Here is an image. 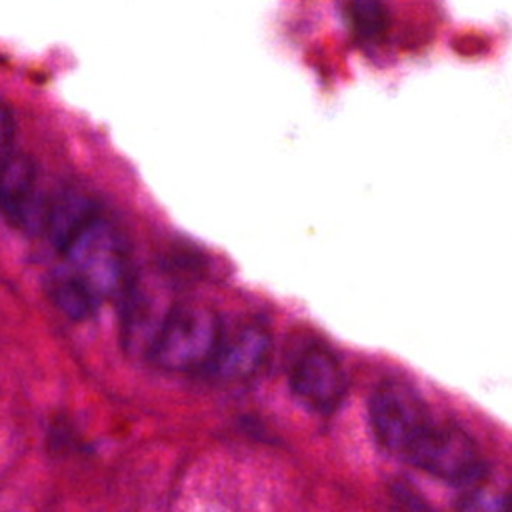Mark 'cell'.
<instances>
[{"instance_id":"8fae6325","label":"cell","mask_w":512,"mask_h":512,"mask_svg":"<svg viewBox=\"0 0 512 512\" xmlns=\"http://www.w3.org/2000/svg\"><path fill=\"white\" fill-rule=\"evenodd\" d=\"M14 130H16L14 116H12L10 108L0 100V152H4L8 148V144L12 142Z\"/></svg>"},{"instance_id":"3957f363","label":"cell","mask_w":512,"mask_h":512,"mask_svg":"<svg viewBox=\"0 0 512 512\" xmlns=\"http://www.w3.org/2000/svg\"><path fill=\"white\" fill-rule=\"evenodd\" d=\"M70 274L84 282L96 296L106 298L126 284L128 252L120 232L102 212L66 246Z\"/></svg>"},{"instance_id":"30bf717a","label":"cell","mask_w":512,"mask_h":512,"mask_svg":"<svg viewBox=\"0 0 512 512\" xmlns=\"http://www.w3.org/2000/svg\"><path fill=\"white\" fill-rule=\"evenodd\" d=\"M346 14L354 30L362 36H378L388 22V14L384 4L376 0H354L346 6Z\"/></svg>"},{"instance_id":"ba28073f","label":"cell","mask_w":512,"mask_h":512,"mask_svg":"<svg viewBox=\"0 0 512 512\" xmlns=\"http://www.w3.org/2000/svg\"><path fill=\"white\" fill-rule=\"evenodd\" d=\"M100 214L96 204L78 190H64L48 200L44 230L52 244L64 252L66 246Z\"/></svg>"},{"instance_id":"277c9868","label":"cell","mask_w":512,"mask_h":512,"mask_svg":"<svg viewBox=\"0 0 512 512\" xmlns=\"http://www.w3.org/2000/svg\"><path fill=\"white\" fill-rule=\"evenodd\" d=\"M406 462L450 484H468L482 470V458L474 438L462 426L440 420L430 424Z\"/></svg>"},{"instance_id":"8992f818","label":"cell","mask_w":512,"mask_h":512,"mask_svg":"<svg viewBox=\"0 0 512 512\" xmlns=\"http://www.w3.org/2000/svg\"><path fill=\"white\" fill-rule=\"evenodd\" d=\"M270 350L268 328L258 320H242L232 328H224L216 356L206 372L226 382L252 378L268 362Z\"/></svg>"},{"instance_id":"5b68a950","label":"cell","mask_w":512,"mask_h":512,"mask_svg":"<svg viewBox=\"0 0 512 512\" xmlns=\"http://www.w3.org/2000/svg\"><path fill=\"white\" fill-rule=\"evenodd\" d=\"M290 388L308 408L328 414L342 404L348 374L336 352L324 344H310L290 368Z\"/></svg>"},{"instance_id":"6da1fadb","label":"cell","mask_w":512,"mask_h":512,"mask_svg":"<svg viewBox=\"0 0 512 512\" xmlns=\"http://www.w3.org/2000/svg\"><path fill=\"white\" fill-rule=\"evenodd\" d=\"M224 324L216 310L182 302L164 314L150 342L152 360L170 372H206L216 356Z\"/></svg>"},{"instance_id":"52a82bcc","label":"cell","mask_w":512,"mask_h":512,"mask_svg":"<svg viewBox=\"0 0 512 512\" xmlns=\"http://www.w3.org/2000/svg\"><path fill=\"white\" fill-rule=\"evenodd\" d=\"M48 202L40 196L38 168L24 154H12L0 162V212L22 230L44 226Z\"/></svg>"},{"instance_id":"7c38bea8","label":"cell","mask_w":512,"mask_h":512,"mask_svg":"<svg viewBox=\"0 0 512 512\" xmlns=\"http://www.w3.org/2000/svg\"><path fill=\"white\" fill-rule=\"evenodd\" d=\"M500 512H512V494H510V496L504 500V504H502Z\"/></svg>"},{"instance_id":"9c48e42d","label":"cell","mask_w":512,"mask_h":512,"mask_svg":"<svg viewBox=\"0 0 512 512\" xmlns=\"http://www.w3.org/2000/svg\"><path fill=\"white\" fill-rule=\"evenodd\" d=\"M52 296L56 306L70 318H84L98 304V296L72 274L58 278L52 284Z\"/></svg>"},{"instance_id":"7a4b0ae2","label":"cell","mask_w":512,"mask_h":512,"mask_svg":"<svg viewBox=\"0 0 512 512\" xmlns=\"http://www.w3.org/2000/svg\"><path fill=\"white\" fill-rule=\"evenodd\" d=\"M368 420L378 444L386 452L406 460L436 418L410 382L384 378L370 394Z\"/></svg>"}]
</instances>
